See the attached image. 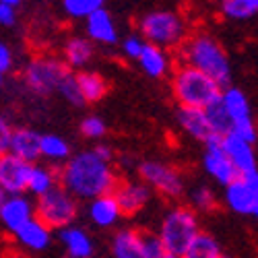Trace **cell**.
<instances>
[{
    "label": "cell",
    "mask_w": 258,
    "mask_h": 258,
    "mask_svg": "<svg viewBox=\"0 0 258 258\" xmlns=\"http://www.w3.org/2000/svg\"><path fill=\"white\" fill-rule=\"evenodd\" d=\"M201 165H203V171L219 186H227L231 184L235 178H238V171L231 165L227 153L223 151L221 147V141H211L205 145L203 149V157H201Z\"/></svg>",
    "instance_id": "10"
},
{
    "label": "cell",
    "mask_w": 258,
    "mask_h": 258,
    "mask_svg": "<svg viewBox=\"0 0 258 258\" xmlns=\"http://www.w3.org/2000/svg\"><path fill=\"white\" fill-rule=\"evenodd\" d=\"M73 155L71 143L62 135L46 133L39 139V159H44L48 165H62Z\"/></svg>",
    "instance_id": "25"
},
{
    "label": "cell",
    "mask_w": 258,
    "mask_h": 258,
    "mask_svg": "<svg viewBox=\"0 0 258 258\" xmlns=\"http://www.w3.org/2000/svg\"><path fill=\"white\" fill-rule=\"evenodd\" d=\"M35 217V203L27 195H7L5 203L0 205V225L11 235Z\"/></svg>",
    "instance_id": "14"
},
{
    "label": "cell",
    "mask_w": 258,
    "mask_h": 258,
    "mask_svg": "<svg viewBox=\"0 0 258 258\" xmlns=\"http://www.w3.org/2000/svg\"><path fill=\"white\" fill-rule=\"evenodd\" d=\"M58 186V171L46 163H33L27 180V195L39 199Z\"/></svg>",
    "instance_id": "27"
},
{
    "label": "cell",
    "mask_w": 258,
    "mask_h": 258,
    "mask_svg": "<svg viewBox=\"0 0 258 258\" xmlns=\"http://www.w3.org/2000/svg\"><path fill=\"white\" fill-rule=\"evenodd\" d=\"M221 11L229 21H248L258 15V0H225Z\"/></svg>",
    "instance_id": "31"
},
{
    "label": "cell",
    "mask_w": 258,
    "mask_h": 258,
    "mask_svg": "<svg viewBox=\"0 0 258 258\" xmlns=\"http://www.w3.org/2000/svg\"><path fill=\"white\" fill-rule=\"evenodd\" d=\"M221 258H227V256H221Z\"/></svg>",
    "instance_id": "46"
},
{
    "label": "cell",
    "mask_w": 258,
    "mask_h": 258,
    "mask_svg": "<svg viewBox=\"0 0 258 258\" xmlns=\"http://www.w3.org/2000/svg\"><path fill=\"white\" fill-rule=\"evenodd\" d=\"M201 231L203 229L199 215L188 205H174L161 215L155 235L169 252H174L180 258Z\"/></svg>",
    "instance_id": "5"
},
{
    "label": "cell",
    "mask_w": 258,
    "mask_h": 258,
    "mask_svg": "<svg viewBox=\"0 0 258 258\" xmlns=\"http://www.w3.org/2000/svg\"><path fill=\"white\" fill-rule=\"evenodd\" d=\"M95 58V46L85 35H73L62 46V62L71 71H87Z\"/></svg>",
    "instance_id": "22"
},
{
    "label": "cell",
    "mask_w": 258,
    "mask_h": 258,
    "mask_svg": "<svg viewBox=\"0 0 258 258\" xmlns=\"http://www.w3.org/2000/svg\"><path fill=\"white\" fill-rule=\"evenodd\" d=\"M213 3H221V5H223V3H225V0H213Z\"/></svg>",
    "instance_id": "45"
},
{
    "label": "cell",
    "mask_w": 258,
    "mask_h": 258,
    "mask_svg": "<svg viewBox=\"0 0 258 258\" xmlns=\"http://www.w3.org/2000/svg\"><path fill=\"white\" fill-rule=\"evenodd\" d=\"M5 199H7V192L3 190V186H0V205H3V203H5Z\"/></svg>",
    "instance_id": "42"
},
{
    "label": "cell",
    "mask_w": 258,
    "mask_h": 258,
    "mask_svg": "<svg viewBox=\"0 0 258 258\" xmlns=\"http://www.w3.org/2000/svg\"><path fill=\"white\" fill-rule=\"evenodd\" d=\"M13 67H15V52L7 41L0 39V73L7 75L13 71Z\"/></svg>",
    "instance_id": "38"
},
{
    "label": "cell",
    "mask_w": 258,
    "mask_h": 258,
    "mask_svg": "<svg viewBox=\"0 0 258 258\" xmlns=\"http://www.w3.org/2000/svg\"><path fill=\"white\" fill-rule=\"evenodd\" d=\"M112 195L116 197L124 217H133V215L143 213L153 199L151 188L141 180H120Z\"/></svg>",
    "instance_id": "11"
},
{
    "label": "cell",
    "mask_w": 258,
    "mask_h": 258,
    "mask_svg": "<svg viewBox=\"0 0 258 258\" xmlns=\"http://www.w3.org/2000/svg\"><path fill=\"white\" fill-rule=\"evenodd\" d=\"M112 258H145V233L135 227H120L110 240Z\"/></svg>",
    "instance_id": "20"
},
{
    "label": "cell",
    "mask_w": 258,
    "mask_h": 258,
    "mask_svg": "<svg viewBox=\"0 0 258 258\" xmlns=\"http://www.w3.org/2000/svg\"><path fill=\"white\" fill-rule=\"evenodd\" d=\"M5 77H7V75L0 73V89H3V85H5Z\"/></svg>",
    "instance_id": "43"
},
{
    "label": "cell",
    "mask_w": 258,
    "mask_h": 258,
    "mask_svg": "<svg viewBox=\"0 0 258 258\" xmlns=\"http://www.w3.org/2000/svg\"><path fill=\"white\" fill-rule=\"evenodd\" d=\"M188 207L195 211L197 215L199 213H211L215 211L217 207V195H215V190L207 184H197L195 188L188 190Z\"/></svg>",
    "instance_id": "29"
},
{
    "label": "cell",
    "mask_w": 258,
    "mask_h": 258,
    "mask_svg": "<svg viewBox=\"0 0 258 258\" xmlns=\"http://www.w3.org/2000/svg\"><path fill=\"white\" fill-rule=\"evenodd\" d=\"M56 95H60L64 101L71 103V105H75V107H83V105H85V101H83V97H81V93H79V87H77L75 73H71L67 79L60 83Z\"/></svg>",
    "instance_id": "34"
},
{
    "label": "cell",
    "mask_w": 258,
    "mask_h": 258,
    "mask_svg": "<svg viewBox=\"0 0 258 258\" xmlns=\"http://www.w3.org/2000/svg\"><path fill=\"white\" fill-rule=\"evenodd\" d=\"M137 64L149 79H165L167 75L174 73V60H171V54L167 50H161V48L151 46V44L145 46Z\"/></svg>",
    "instance_id": "23"
},
{
    "label": "cell",
    "mask_w": 258,
    "mask_h": 258,
    "mask_svg": "<svg viewBox=\"0 0 258 258\" xmlns=\"http://www.w3.org/2000/svg\"><path fill=\"white\" fill-rule=\"evenodd\" d=\"M13 238L23 250H27L31 254H41V252H46L52 246L54 231L44 221H39L37 217H33L25 225H21L13 233Z\"/></svg>",
    "instance_id": "19"
},
{
    "label": "cell",
    "mask_w": 258,
    "mask_h": 258,
    "mask_svg": "<svg viewBox=\"0 0 258 258\" xmlns=\"http://www.w3.org/2000/svg\"><path fill=\"white\" fill-rule=\"evenodd\" d=\"M207 116H209V122H211V128H213V133L217 139H223L227 133H229V120L223 112V107L219 105V101L207 107Z\"/></svg>",
    "instance_id": "33"
},
{
    "label": "cell",
    "mask_w": 258,
    "mask_h": 258,
    "mask_svg": "<svg viewBox=\"0 0 258 258\" xmlns=\"http://www.w3.org/2000/svg\"><path fill=\"white\" fill-rule=\"evenodd\" d=\"M221 256H223V250H221L219 240L207 231H201L190 242V246L184 250L180 258H221Z\"/></svg>",
    "instance_id": "28"
},
{
    "label": "cell",
    "mask_w": 258,
    "mask_h": 258,
    "mask_svg": "<svg viewBox=\"0 0 258 258\" xmlns=\"http://www.w3.org/2000/svg\"><path fill=\"white\" fill-rule=\"evenodd\" d=\"M145 46H147V41H145V39H143L139 33H131V35H126V37L122 39L120 50H122L124 58H128V60L137 62V60H139V56L143 54Z\"/></svg>",
    "instance_id": "35"
},
{
    "label": "cell",
    "mask_w": 258,
    "mask_h": 258,
    "mask_svg": "<svg viewBox=\"0 0 258 258\" xmlns=\"http://www.w3.org/2000/svg\"><path fill=\"white\" fill-rule=\"evenodd\" d=\"M145 258H178L169 252L155 233H145Z\"/></svg>",
    "instance_id": "36"
},
{
    "label": "cell",
    "mask_w": 258,
    "mask_h": 258,
    "mask_svg": "<svg viewBox=\"0 0 258 258\" xmlns=\"http://www.w3.org/2000/svg\"><path fill=\"white\" fill-rule=\"evenodd\" d=\"M77 87L85 103H97L107 95V81L95 71H79L75 75Z\"/></svg>",
    "instance_id": "26"
},
{
    "label": "cell",
    "mask_w": 258,
    "mask_h": 258,
    "mask_svg": "<svg viewBox=\"0 0 258 258\" xmlns=\"http://www.w3.org/2000/svg\"><path fill=\"white\" fill-rule=\"evenodd\" d=\"M178 56L182 64L197 69L217 81L221 87H227L231 81V62L225 52V48L219 44V39H215L207 31H199L188 35V39L180 46Z\"/></svg>",
    "instance_id": "2"
},
{
    "label": "cell",
    "mask_w": 258,
    "mask_h": 258,
    "mask_svg": "<svg viewBox=\"0 0 258 258\" xmlns=\"http://www.w3.org/2000/svg\"><path fill=\"white\" fill-rule=\"evenodd\" d=\"M91 149L95 151V155H99L101 159H105V161H112V163H114V159H116V153H114V149H112L110 145H107V143L99 141V143H95Z\"/></svg>",
    "instance_id": "40"
},
{
    "label": "cell",
    "mask_w": 258,
    "mask_h": 258,
    "mask_svg": "<svg viewBox=\"0 0 258 258\" xmlns=\"http://www.w3.org/2000/svg\"><path fill=\"white\" fill-rule=\"evenodd\" d=\"M0 3H5V5H9V7H21L23 3H27V0H0Z\"/></svg>",
    "instance_id": "41"
},
{
    "label": "cell",
    "mask_w": 258,
    "mask_h": 258,
    "mask_svg": "<svg viewBox=\"0 0 258 258\" xmlns=\"http://www.w3.org/2000/svg\"><path fill=\"white\" fill-rule=\"evenodd\" d=\"M81 203L60 184L35 201V217L44 221L52 231H60L79 219Z\"/></svg>",
    "instance_id": "8"
},
{
    "label": "cell",
    "mask_w": 258,
    "mask_h": 258,
    "mask_svg": "<svg viewBox=\"0 0 258 258\" xmlns=\"http://www.w3.org/2000/svg\"><path fill=\"white\" fill-rule=\"evenodd\" d=\"M17 23V9L0 3V27H15Z\"/></svg>",
    "instance_id": "39"
},
{
    "label": "cell",
    "mask_w": 258,
    "mask_h": 258,
    "mask_svg": "<svg viewBox=\"0 0 258 258\" xmlns=\"http://www.w3.org/2000/svg\"><path fill=\"white\" fill-rule=\"evenodd\" d=\"M79 133L83 135V139H89V141H101L105 135H107V124L101 116H95V114H89L85 116L81 122H79Z\"/></svg>",
    "instance_id": "32"
},
{
    "label": "cell",
    "mask_w": 258,
    "mask_h": 258,
    "mask_svg": "<svg viewBox=\"0 0 258 258\" xmlns=\"http://www.w3.org/2000/svg\"><path fill=\"white\" fill-rule=\"evenodd\" d=\"M33 163L19 159L13 153L0 155V186L7 195H27V180Z\"/></svg>",
    "instance_id": "13"
},
{
    "label": "cell",
    "mask_w": 258,
    "mask_h": 258,
    "mask_svg": "<svg viewBox=\"0 0 258 258\" xmlns=\"http://www.w3.org/2000/svg\"><path fill=\"white\" fill-rule=\"evenodd\" d=\"M252 217H254V219H256V221H258V211H256V213H254V215H252Z\"/></svg>",
    "instance_id": "44"
},
{
    "label": "cell",
    "mask_w": 258,
    "mask_h": 258,
    "mask_svg": "<svg viewBox=\"0 0 258 258\" xmlns=\"http://www.w3.org/2000/svg\"><path fill=\"white\" fill-rule=\"evenodd\" d=\"M221 91L223 87L217 81H213L211 77L188 67V64H180L171 73V95L180 107L207 110V107L219 101Z\"/></svg>",
    "instance_id": "3"
},
{
    "label": "cell",
    "mask_w": 258,
    "mask_h": 258,
    "mask_svg": "<svg viewBox=\"0 0 258 258\" xmlns=\"http://www.w3.org/2000/svg\"><path fill=\"white\" fill-rule=\"evenodd\" d=\"M73 71L62 62L58 56H33L25 62L23 71H21V81H23L25 89L37 97H50L58 93L60 83L67 79Z\"/></svg>",
    "instance_id": "6"
},
{
    "label": "cell",
    "mask_w": 258,
    "mask_h": 258,
    "mask_svg": "<svg viewBox=\"0 0 258 258\" xmlns=\"http://www.w3.org/2000/svg\"><path fill=\"white\" fill-rule=\"evenodd\" d=\"M85 215H87L89 223L97 229H114L120 225L124 217V213L114 195H103V197L89 201L87 207H85Z\"/></svg>",
    "instance_id": "18"
},
{
    "label": "cell",
    "mask_w": 258,
    "mask_h": 258,
    "mask_svg": "<svg viewBox=\"0 0 258 258\" xmlns=\"http://www.w3.org/2000/svg\"><path fill=\"white\" fill-rule=\"evenodd\" d=\"M85 37L93 46H116L120 41L116 19L107 9H101L85 19Z\"/></svg>",
    "instance_id": "16"
},
{
    "label": "cell",
    "mask_w": 258,
    "mask_h": 258,
    "mask_svg": "<svg viewBox=\"0 0 258 258\" xmlns=\"http://www.w3.org/2000/svg\"><path fill=\"white\" fill-rule=\"evenodd\" d=\"M221 147L227 153L235 171H238V176L258 169V157H256V151H254V145H250V143H246L238 137H233V135H225L221 139Z\"/></svg>",
    "instance_id": "21"
},
{
    "label": "cell",
    "mask_w": 258,
    "mask_h": 258,
    "mask_svg": "<svg viewBox=\"0 0 258 258\" xmlns=\"http://www.w3.org/2000/svg\"><path fill=\"white\" fill-rule=\"evenodd\" d=\"M139 35L151 46H157L161 50H180V46L188 39V21L167 9L149 11L139 21Z\"/></svg>",
    "instance_id": "4"
},
{
    "label": "cell",
    "mask_w": 258,
    "mask_h": 258,
    "mask_svg": "<svg viewBox=\"0 0 258 258\" xmlns=\"http://www.w3.org/2000/svg\"><path fill=\"white\" fill-rule=\"evenodd\" d=\"M101 9H105V0H62L64 15L77 21H85Z\"/></svg>",
    "instance_id": "30"
},
{
    "label": "cell",
    "mask_w": 258,
    "mask_h": 258,
    "mask_svg": "<svg viewBox=\"0 0 258 258\" xmlns=\"http://www.w3.org/2000/svg\"><path fill=\"white\" fill-rule=\"evenodd\" d=\"M137 174L143 184L151 188V192L169 199L178 201L186 195V178L184 174L167 161L161 159H145L137 165Z\"/></svg>",
    "instance_id": "7"
},
{
    "label": "cell",
    "mask_w": 258,
    "mask_h": 258,
    "mask_svg": "<svg viewBox=\"0 0 258 258\" xmlns=\"http://www.w3.org/2000/svg\"><path fill=\"white\" fill-rule=\"evenodd\" d=\"M219 105L223 107V112H225V116L229 120V133L254 124L250 101H248V97H246V93L242 89L231 87V85L223 87L221 97H219Z\"/></svg>",
    "instance_id": "12"
},
{
    "label": "cell",
    "mask_w": 258,
    "mask_h": 258,
    "mask_svg": "<svg viewBox=\"0 0 258 258\" xmlns=\"http://www.w3.org/2000/svg\"><path fill=\"white\" fill-rule=\"evenodd\" d=\"M223 201L229 211L252 217L258 211V169L240 174L231 184L223 188Z\"/></svg>",
    "instance_id": "9"
},
{
    "label": "cell",
    "mask_w": 258,
    "mask_h": 258,
    "mask_svg": "<svg viewBox=\"0 0 258 258\" xmlns=\"http://www.w3.org/2000/svg\"><path fill=\"white\" fill-rule=\"evenodd\" d=\"M39 139H41V133H37L35 128H29V126L13 128L9 153L17 155L19 159H23L27 163H37L39 161Z\"/></svg>",
    "instance_id": "24"
},
{
    "label": "cell",
    "mask_w": 258,
    "mask_h": 258,
    "mask_svg": "<svg viewBox=\"0 0 258 258\" xmlns=\"http://www.w3.org/2000/svg\"><path fill=\"white\" fill-rule=\"evenodd\" d=\"M176 122L180 126V131L184 135H188L192 141H197V143L207 145L211 141H221L213 133L207 110H197V107H178Z\"/></svg>",
    "instance_id": "15"
},
{
    "label": "cell",
    "mask_w": 258,
    "mask_h": 258,
    "mask_svg": "<svg viewBox=\"0 0 258 258\" xmlns=\"http://www.w3.org/2000/svg\"><path fill=\"white\" fill-rule=\"evenodd\" d=\"M58 242H60L67 258H95L97 246H95L93 235L77 223L60 229L58 231Z\"/></svg>",
    "instance_id": "17"
},
{
    "label": "cell",
    "mask_w": 258,
    "mask_h": 258,
    "mask_svg": "<svg viewBox=\"0 0 258 258\" xmlns=\"http://www.w3.org/2000/svg\"><path fill=\"white\" fill-rule=\"evenodd\" d=\"M120 178L112 161L95 155L93 149L73 153L58 169V184L81 203L112 195Z\"/></svg>",
    "instance_id": "1"
},
{
    "label": "cell",
    "mask_w": 258,
    "mask_h": 258,
    "mask_svg": "<svg viewBox=\"0 0 258 258\" xmlns=\"http://www.w3.org/2000/svg\"><path fill=\"white\" fill-rule=\"evenodd\" d=\"M11 137H13V124L5 114H0V155L9 153Z\"/></svg>",
    "instance_id": "37"
}]
</instances>
